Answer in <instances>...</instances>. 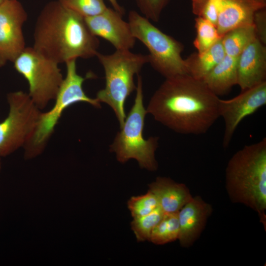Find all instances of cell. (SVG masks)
<instances>
[{
    "mask_svg": "<svg viewBox=\"0 0 266 266\" xmlns=\"http://www.w3.org/2000/svg\"><path fill=\"white\" fill-rule=\"evenodd\" d=\"M220 101L202 80L186 74L166 78L146 110L176 133L199 135L205 133L220 117Z\"/></svg>",
    "mask_w": 266,
    "mask_h": 266,
    "instance_id": "obj_1",
    "label": "cell"
},
{
    "mask_svg": "<svg viewBox=\"0 0 266 266\" xmlns=\"http://www.w3.org/2000/svg\"><path fill=\"white\" fill-rule=\"evenodd\" d=\"M33 48L58 64L96 56L100 42L85 18L58 0L47 3L36 21Z\"/></svg>",
    "mask_w": 266,
    "mask_h": 266,
    "instance_id": "obj_2",
    "label": "cell"
},
{
    "mask_svg": "<svg viewBox=\"0 0 266 266\" xmlns=\"http://www.w3.org/2000/svg\"><path fill=\"white\" fill-rule=\"evenodd\" d=\"M226 188L233 202L255 210L266 228V138L235 153L225 171Z\"/></svg>",
    "mask_w": 266,
    "mask_h": 266,
    "instance_id": "obj_3",
    "label": "cell"
},
{
    "mask_svg": "<svg viewBox=\"0 0 266 266\" xmlns=\"http://www.w3.org/2000/svg\"><path fill=\"white\" fill-rule=\"evenodd\" d=\"M96 56L103 67L105 79V87L97 93L96 99L112 108L121 128L126 117V99L136 90L134 76L148 63V55L116 50L109 55L98 52Z\"/></svg>",
    "mask_w": 266,
    "mask_h": 266,
    "instance_id": "obj_4",
    "label": "cell"
},
{
    "mask_svg": "<svg viewBox=\"0 0 266 266\" xmlns=\"http://www.w3.org/2000/svg\"><path fill=\"white\" fill-rule=\"evenodd\" d=\"M135 90L134 104L110 145V151L115 153L117 160L121 163L134 159L141 168L155 171L158 166L155 154L159 137L151 136L145 139L143 135L147 112L143 105L142 80L139 75Z\"/></svg>",
    "mask_w": 266,
    "mask_h": 266,
    "instance_id": "obj_5",
    "label": "cell"
},
{
    "mask_svg": "<svg viewBox=\"0 0 266 266\" xmlns=\"http://www.w3.org/2000/svg\"><path fill=\"white\" fill-rule=\"evenodd\" d=\"M128 22L133 35L147 48L149 63L166 78L188 73L185 60L181 56L182 44L155 27L137 12L130 11Z\"/></svg>",
    "mask_w": 266,
    "mask_h": 266,
    "instance_id": "obj_6",
    "label": "cell"
},
{
    "mask_svg": "<svg viewBox=\"0 0 266 266\" xmlns=\"http://www.w3.org/2000/svg\"><path fill=\"white\" fill-rule=\"evenodd\" d=\"M66 64V75L54 100V105L50 110L41 112L34 133L24 146L27 157L34 156L41 152L65 109L79 102L100 107L99 101L96 98L92 99L87 96L83 89L84 81L92 77V74H89L85 77L78 74L75 59L69 60Z\"/></svg>",
    "mask_w": 266,
    "mask_h": 266,
    "instance_id": "obj_7",
    "label": "cell"
},
{
    "mask_svg": "<svg viewBox=\"0 0 266 266\" xmlns=\"http://www.w3.org/2000/svg\"><path fill=\"white\" fill-rule=\"evenodd\" d=\"M13 63L16 70L27 80L28 94L40 109L55 99L64 79L58 63L33 47H26Z\"/></svg>",
    "mask_w": 266,
    "mask_h": 266,
    "instance_id": "obj_8",
    "label": "cell"
},
{
    "mask_svg": "<svg viewBox=\"0 0 266 266\" xmlns=\"http://www.w3.org/2000/svg\"><path fill=\"white\" fill-rule=\"evenodd\" d=\"M9 112L0 122V156L5 157L25 146L32 137L41 113L28 93L7 94Z\"/></svg>",
    "mask_w": 266,
    "mask_h": 266,
    "instance_id": "obj_9",
    "label": "cell"
},
{
    "mask_svg": "<svg viewBox=\"0 0 266 266\" xmlns=\"http://www.w3.org/2000/svg\"><path fill=\"white\" fill-rule=\"evenodd\" d=\"M27 14L17 0L0 4V67L14 62L26 48L22 27Z\"/></svg>",
    "mask_w": 266,
    "mask_h": 266,
    "instance_id": "obj_10",
    "label": "cell"
},
{
    "mask_svg": "<svg viewBox=\"0 0 266 266\" xmlns=\"http://www.w3.org/2000/svg\"><path fill=\"white\" fill-rule=\"evenodd\" d=\"M266 104V81L230 100L220 99V117L224 122L223 146L227 148L239 123Z\"/></svg>",
    "mask_w": 266,
    "mask_h": 266,
    "instance_id": "obj_11",
    "label": "cell"
},
{
    "mask_svg": "<svg viewBox=\"0 0 266 266\" xmlns=\"http://www.w3.org/2000/svg\"><path fill=\"white\" fill-rule=\"evenodd\" d=\"M122 14L107 7L96 16L85 18L91 32L109 42L117 50H130L136 39L129 22L122 18Z\"/></svg>",
    "mask_w": 266,
    "mask_h": 266,
    "instance_id": "obj_12",
    "label": "cell"
},
{
    "mask_svg": "<svg viewBox=\"0 0 266 266\" xmlns=\"http://www.w3.org/2000/svg\"><path fill=\"white\" fill-rule=\"evenodd\" d=\"M237 73L241 91L266 81V48L257 37L237 57Z\"/></svg>",
    "mask_w": 266,
    "mask_h": 266,
    "instance_id": "obj_13",
    "label": "cell"
},
{
    "mask_svg": "<svg viewBox=\"0 0 266 266\" xmlns=\"http://www.w3.org/2000/svg\"><path fill=\"white\" fill-rule=\"evenodd\" d=\"M213 211L211 204L200 196L193 197L178 212V240L183 247H189L199 237Z\"/></svg>",
    "mask_w": 266,
    "mask_h": 266,
    "instance_id": "obj_14",
    "label": "cell"
},
{
    "mask_svg": "<svg viewBox=\"0 0 266 266\" xmlns=\"http://www.w3.org/2000/svg\"><path fill=\"white\" fill-rule=\"evenodd\" d=\"M265 6L254 0H222L216 24L219 34L222 37L234 29L253 25L255 14Z\"/></svg>",
    "mask_w": 266,
    "mask_h": 266,
    "instance_id": "obj_15",
    "label": "cell"
},
{
    "mask_svg": "<svg viewBox=\"0 0 266 266\" xmlns=\"http://www.w3.org/2000/svg\"><path fill=\"white\" fill-rule=\"evenodd\" d=\"M148 187L165 213L178 212L193 198L186 185L168 177H158Z\"/></svg>",
    "mask_w": 266,
    "mask_h": 266,
    "instance_id": "obj_16",
    "label": "cell"
},
{
    "mask_svg": "<svg viewBox=\"0 0 266 266\" xmlns=\"http://www.w3.org/2000/svg\"><path fill=\"white\" fill-rule=\"evenodd\" d=\"M237 58L226 55L203 79L208 88L217 96L229 93L237 85Z\"/></svg>",
    "mask_w": 266,
    "mask_h": 266,
    "instance_id": "obj_17",
    "label": "cell"
},
{
    "mask_svg": "<svg viewBox=\"0 0 266 266\" xmlns=\"http://www.w3.org/2000/svg\"><path fill=\"white\" fill-rule=\"evenodd\" d=\"M226 55L221 38L204 52L193 54L185 60L188 73L202 80Z\"/></svg>",
    "mask_w": 266,
    "mask_h": 266,
    "instance_id": "obj_18",
    "label": "cell"
},
{
    "mask_svg": "<svg viewBox=\"0 0 266 266\" xmlns=\"http://www.w3.org/2000/svg\"><path fill=\"white\" fill-rule=\"evenodd\" d=\"M256 37L253 25L234 29L224 34L221 40L226 55L237 57Z\"/></svg>",
    "mask_w": 266,
    "mask_h": 266,
    "instance_id": "obj_19",
    "label": "cell"
},
{
    "mask_svg": "<svg viewBox=\"0 0 266 266\" xmlns=\"http://www.w3.org/2000/svg\"><path fill=\"white\" fill-rule=\"evenodd\" d=\"M179 224L178 212L165 213L152 231L148 241L157 245H163L178 239Z\"/></svg>",
    "mask_w": 266,
    "mask_h": 266,
    "instance_id": "obj_20",
    "label": "cell"
},
{
    "mask_svg": "<svg viewBox=\"0 0 266 266\" xmlns=\"http://www.w3.org/2000/svg\"><path fill=\"white\" fill-rule=\"evenodd\" d=\"M195 27L197 35L194 45L199 54L207 50L222 37L216 26L206 19L197 17L195 19Z\"/></svg>",
    "mask_w": 266,
    "mask_h": 266,
    "instance_id": "obj_21",
    "label": "cell"
},
{
    "mask_svg": "<svg viewBox=\"0 0 266 266\" xmlns=\"http://www.w3.org/2000/svg\"><path fill=\"white\" fill-rule=\"evenodd\" d=\"M165 213L159 206L151 213L133 218L131 228L138 241L149 240L154 228L160 222Z\"/></svg>",
    "mask_w": 266,
    "mask_h": 266,
    "instance_id": "obj_22",
    "label": "cell"
},
{
    "mask_svg": "<svg viewBox=\"0 0 266 266\" xmlns=\"http://www.w3.org/2000/svg\"><path fill=\"white\" fill-rule=\"evenodd\" d=\"M64 6L84 18L99 15L107 8L104 0H58Z\"/></svg>",
    "mask_w": 266,
    "mask_h": 266,
    "instance_id": "obj_23",
    "label": "cell"
},
{
    "mask_svg": "<svg viewBox=\"0 0 266 266\" xmlns=\"http://www.w3.org/2000/svg\"><path fill=\"white\" fill-rule=\"evenodd\" d=\"M127 204L133 218L147 215L160 206L157 198L149 190L145 194L131 197Z\"/></svg>",
    "mask_w": 266,
    "mask_h": 266,
    "instance_id": "obj_24",
    "label": "cell"
},
{
    "mask_svg": "<svg viewBox=\"0 0 266 266\" xmlns=\"http://www.w3.org/2000/svg\"><path fill=\"white\" fill-rule=\"evenodd\" d=\"M222 0H192L193 13L206 19L216 26L218 11Z\"/></svg>",
    "mask_w": 266,
    "mask_h": 266,
    "instance_id": "obj_25",
    "label": "cell"
},
{
    "mask_svg": "<svg viewBox=\"0 0 266 266\" xmlns=\"http://www.w3.org/2000/svg\"><path fill=\"white\" fill-rule=\"evenodd\" d=\"M143 16L153 22H157L161 13L170 0H135Z\"/></svg>",
    "mask_w": 266,
    "mask_h": 266,
    "instance_id": "obj_26",
    "label": "cell"
},
{
    "mask_svg": "<svg viewBox=\"0 0 266 266\" xmlns=\"http://www.w3.org/2000/svg\"><path fill=\"white\" fill-rule=\"evenodd\" d=\"M253 25L257 37L264 45L266 43V14L265 8L256 12Z\"/></svg>",
    "mask_w": 266,
    "mask_h": 266,
    "instance_id": "obj_27",
    "label": "cell"
},
{
    "mask_svg": "<svg viewBox=\"0 0 266 266\" xmlns=\"http://www.w3.org/2000/svg\"><path fill=\"white\" fill-rule=\"evenodd\" d=\"M110 3L112 4L113 7V9H115L117 12L123 15L124 13V9L119 4L117 0H108Z\"/></svg>",
    "mask_w": 266,
    "mask_h": 266,
    "instance_id": "obj_28",
    "label": "cell"
},
{
    "mask_svg": "<svg viewBox=\"0 0 266 266\" xmlns=\"http://www.w3.org/2000/svg\"><path fill=\"white\" fill-rule=\"evenodd\" d=\"M254 0L260 2H262L263 3H266V0Z\"/></svg>",
    "mask_w": 266,
    "mask_h": 266,
    "instance_id": "obj_29",
    "label": "cell"
},
{
    "mask_svg": "<svg viewBox=\"0 0 266 266\" xmlns=\"http://www.w3.org/2000/svg\"><path fill=\"white\" fill-rule=\"evenodd\" d=\"M0 158H1V157L0 156V168H1V161H0Z\"/></svg>",
    "mask_w": 266,
    "mask_h": 266,
    "instance_id": "obj_30",
    "label": "cell"
},
{
    "mask_svg": "<svg viewBox=\"0 0 266 266\" xmlns=\"http://www.w3.org/2000/svg\"><path fill=\"white\" fill-rule=\"evenodd\" d=\"M4 0H0V4Z\"/></svg>",
    "mask_w": 266,
    "mask_h": 266,
    "instance_id": "obj_31",
    "label": "cell"
}]
</instances>
